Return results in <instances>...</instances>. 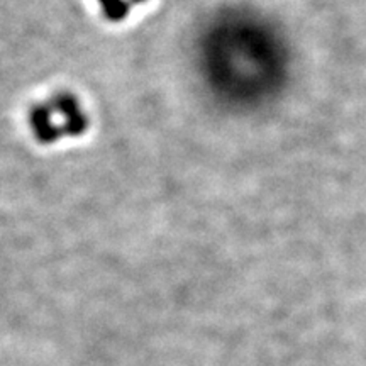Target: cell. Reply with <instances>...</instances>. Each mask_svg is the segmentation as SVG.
Returning <instances> with one entry per match:
<instances>
[{
  "label": "cell",
  "instance_id": "obj_1",
  "mask_svg": "<svg viewBox=\"0 0 366 366\" xmlns=\"http://www.w3.org/2000/svg\"><path fill=\"white\" fill-rule=\"evenodd\" d=\"M51 107L56 112V116L61 117L63 132H66L68 136L79 137L86 131L89 119L81 111L79 100L73 97L71 94H58L51 100Z\"/></svg>",
  "mask_w": 366,
  "mask_h": 366
},
{
  "label": "cell",
  "instance_id": "obj_2",
  "mask_svg": "<svg viewBox=\"0 0 366 366\" xmlns=\"http://www.w3.org/2000/svg\"><path fill=\"white\" fill-rule=\"evenodd\" d=\"M31 127L36 139L43 144H51L54 141L59 139L61 136L63 127L58 126L56 122V112L51 107V104L48 105H36L31 111Z\"/></svg>",
  "mask_w": 366,
  "mask_h": 366
},
{
  "label": "cell",
  "instance_id": "obj_3",
  "mask_svg": "<svg viewBox=\"0 0 366 366\" xmlns=\"http://www.w3.org/2000/svg\"><path fill=\"white\" fill-rule=\"evenodd\" d=\"M99 2L104 9V16L112 22L126 19L127 12H129V4H127V0H99Z\"/></svg>",
  "mask_w": 366,
  "mask_h": 366
},
{
  "label": "cell",
  "instance_id": "obj_4",
  "mask_svg": "<svg viewBox=\"0 0 366 366\" xmlns=\"http://www.w3.org/2000/svg\"><path fill=\"white\" fill-rule=\"evenodd\" d=\"M134 2H139L141 4V2H146V0H134Z\"/></svg>",
  "mask_w": 366,
  "mask_h": 366
}]
</instances>
